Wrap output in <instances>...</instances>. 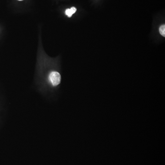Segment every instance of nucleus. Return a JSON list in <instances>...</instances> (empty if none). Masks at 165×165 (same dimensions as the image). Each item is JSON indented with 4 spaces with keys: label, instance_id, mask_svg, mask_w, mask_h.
<instances>
[{
    "label": "nucleus",
    "instance_id": "f257e3e1",
    "mask_svg": "<svg viewBox=\"0 0 165 165\" xmlns=\"http://www.w3.org/2000/svg\"><path fill=\"white\" fill-rule=\"evenodd\" d=\"M61 81V76L58 72L53 71L50 74L48 77V82L52 87H55L60 84Z\"/></svg>",
    "mask_w": 165,
    "mask_h": 165
},
{
    "label": "nucleus",
    "instance_id": "f03ea898",
    "mask_svg": "<svg viewBox=\"0 0 165 165\" xmlns=\"http://www.w3.org/2000/svg\"><path fill=\"white\" fill-rule=\"evenodd\" d=\"M76 10H77V9L75 8L72 7L70 9H67L66 10L65 13H66V15H67L68 17H71L72 14L76 12Z\"/></svg>",
    "mask_w": 165,
    "mask_h": 165
},
{
    "label": "nucleus",
    "instance_id": "7ed1b4c3",
    "mask_svg": "<svg viewBox=\"0 0 165 165\" xmlns=\"http://www.w3.org/2000/svg\"><path fill=\"white\" fill-rule=\"evenodd\" d=\"M159 31H160V34L161 35L165 37V25H163L161 26L159 29Z\"/></svg>",
    "mask_w": 165,
    "mask_h": 165
},
{
    "label": "nucleus",
    "instance_id": "20e7f679",
    "mask_svg": "<svg viewBox=\"0 0 165 165\" xmlns=\"http://www.w3.org/2000/svg\"><path fill=\"white\" fill-rule=\"evenodd\" d=\"M19 1H22V0H19Z\"/></svg>",
    "mask_w": 165,
    "mask_h": 165
}]
</instances>
